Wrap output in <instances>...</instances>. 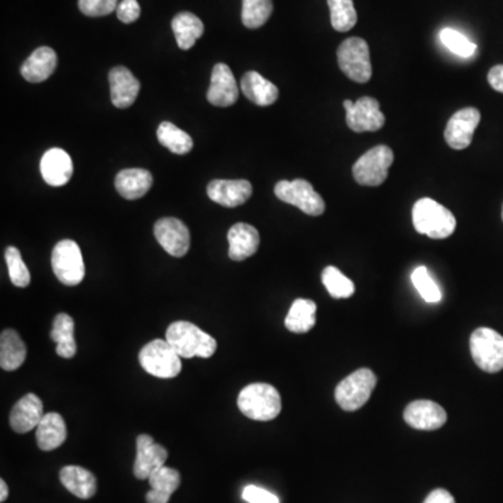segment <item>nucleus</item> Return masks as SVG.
I'll use <instances>...</instances> for the list:
<instances>
[{"label": "nucleus", "instance_id": "nucleus-1", "mask_svg": "<svg viewBox=\"0 0 503 503\" xmlns=\"http://www.w3.org/2000/svg\"><path fill=\"white\" fill-rule=\"evenodd\" d=\"M412 226L418 234L432 239H446L456 231V217L433 198H424L412 208Z\"/></svg>", "mask_w": 503, "mask_h": 503}, {"label": "nucleus", "instance_id": "nucleus-2", "mask_svg": "<svg viewBox=\"0 0 503 503\" xmlns=\"http://www.w3.org/2000/svg\"><path fill=\"white\" fill-rule=\"evenodd\" d=\"M180 358H210L216 353L217 342L208 333L190 322H174L169 324L165 337Z\"/></svg>", "mask_w": 503, "mask_h": 503}, {"label": "nucleus", "instance_id": "nucleus-3", "mask_svg": "<svg viewBox=\"0 0 503 503\" xmlns=\"http://www.w3.org/2000/svg\"><path fill=\"white\" fill-rule=\"evenodd\" d=\"M238 409L255 421H272L281 412V396L272 384H247L239 393Z\"/></svg>", "mask_w": 503, "mask_h": 503}, {"label": "nucleus", "instance_id": "nucleus-4", "mask_svg": "<svg viewBox=\"0 0 503 503\" xmlns=\"http://www.w3.org/2000/svg\"><path fill=\"white\" fill-rule=\"evenodd\" d=\"M378 379L368 368H361L343 379L334 392V399L344 411H357L371 399Z\"/></svg>", "mask_w": 503, "mask_h": 503}, {"label": "nucleus", "instance_id": "nucleus-5", "mask_svg": "<svg viewBox=\"0 0 503 503\" xmlns=\"http://www.w3.org/2000/svg\"><path fill=\"white\" fill-rule=\"evenodd\" d=\"M182 358L167 340H153L141 348L139 361L144 371L160 379L177 378L182 371Z\"/></svg>", "mask_w": 503, "mask_h": 503}, {"label": "nucleus", "instance_id": "nucleus-6", "mask_svg": "<svg viewBox=\"0 0 503 503\" xmlns=\"http://www.w3.org/2000/svg\"><path fill=\"white\" fill-rule=\"evenodd\" d=\"M474 363L484 372L497 373L503 369V335L489 327H479L469 337Z\"/></svg>", "mask_w": 503, "mask_h": 503}, {"label": "nucleus", "instance_id": "nucleus-7", "mask_svg": "<svg viewBox=\"0 0 503 503\" xmlns=\"http://www.w3.org/2000/svg\"><path fill=\"white\" fill-rule=\"evenodd\" d=\"M340 71L357 82H368L372 77V64L369 46L363 38L353 37L345 40L337 51Z\"/></svg>", "mask_w": 503, "mask_h": 503}, {"label": "nucleus", "instance_id": "nucleus-8", "mask_svg": "<svg viewBox=\"0 0 503 503\" xmlns=\"http://www.w3.org/2000/svg\"><path fill=\"white\" fill-rule=\"evenodd\" d=\"M393 161L391 147L376 146L358 159L353 167V175L363 187H381L388 179L389 168Z\"/></svg>", "mask_w": 503, "mask_h": 503}, {"label": "nucleus", "instance_id": "nucleus-9", "mask_svg": "<svg viewBox=\"0 0 503 503\" xmlns=\"http://www.w3.org/2000/svg\"><path fill=\"white\" fill-rule=\"evenodd\" d=\"M53 268L56 278L64 285L73 287L82 283L86 276V266L79 245L72 239L58 242L53 247Z\"/></svg>", "mask_w": 503, "mask_h": 503}, {"label": "nucleus", "instance_id": "nucleus-10", "mask_svg": "<svg viewBox=\"0 0 503 503\" xmlns=\"http://www.w3.org/2000/svg\"><path fill=\"white\" fill-rule=\"evenodd\" d=\"M276 196L284 203L295 206L308 216H322L324 213V200L305 179L280 180L275 188Z\"/></svg>", "mask_w": 503, "mask_h": 503}, {"label": "nucleus", "instance_id": "nucleus-11", "mask_svg": "<svg viewBox=\"0 0 503 503\" xmlns=\"http://www.w3.org/2000/svg\"><path fill=\"white\" fill-rule=\"evenodd\" d=\"M345 122L355 133L381 131L386 122L381 105L372 97H363L345 110Z\"/></svg>", "mask_w": 503, "mask_h": 503}, {"label": "nucleus", "instance_id": "nucleus-12", "mask_svg": "<svg viewBox=\"0 0 503 503\" xmlns=\"http://www.w3.org/2000/svg\"><path fill=\"white\" fill-rule=\"evenodd\" d=\"M154 235L167 254L174 257H183L189 252L190 232L182 221L167 217L157 221Z\"/></svg>", "mask_w": 503, "mask_h": 503}, {"label": "nucleus", "instance_id": "nucleus-13", "mask_svg": "<svg viewBox=\"0 0 503 503\" xmlns=\"http://www.w3.org/2000/svg\"><path fill=\"white\" fill-rule=\"evenodd\" d=\"M481 113L477 108H463L449 120L445 129V140L451 149L464 150L473 141L474 131L479 128Z\"/></svg>", "mask_w": 503, "mask_h": 503}, {"label": "nucleus", "instance_id": "nucleus-14", "mask_svg": "<svg viewBox=\"0 0 503 503\" xmlns=\"http://www.w3.org/2000/svg\"><path fill=\"white\" fill-rule=\"evenodd\" d=\"M168 451L164 446L154 442L150 435H139L136 440V460L133 473L138 479H149L157 469L164 467Z\"/></svg>", "mask_w": 503, "mask_h": 503}, {"label": "nucleus", "instance_id": "nucleus-15", "mask_svg": "<svg viewBox=\"0 0 503 503\" xmlns=\"http://www.w3.org/2000/svg\"><path fill=\"white\" fill-rule=\"evenodd\" d=\"M448 414L438 402L417 400L410 402L404 410V421L420 430H435L446 424Z\"/></svg>", "mask_w": 503, "mask_h": 503}, {"label": "nucleus", "instance_id": "nucleus-16", "mask_svg": "<svg viewBox=\"0 0 503 503\" xmlns=\"http://www.w3.org/2000/svg\"><path fill=\"white\" fill-rule=\"evenodd\" d=\"M238 97V84L231 69L226 63H217L211 73L210 89L208 92V102L216 107H231Z\"/></svg>", "mask_w": 503, "mask_h": 503}, {"label": "nucleus", "instance_id": "nucleus-17", "mask_svg": "<svg viewBox=\"0 0 503 503\" xmlns=\"http://www.w3.org/2000/svg\"><path fill=\"white\" fill-rule=\"evenodd\" d=\"M254 193L249 180L245 179H216L208 187V195L214 203L224 208H238L245 205Z\"/></svg>", "mask_w": 503, "mask_h": 503}, {"label": "nucleus", "instance_id": "nucleus-18", "mask_svg": "<svg viewBox=\"0 0 503 503\" xmlns=\"http://www.w3.org/2000/svg\"><path fill=\"white\" fill-rule=\"evenodd\" d=\"M110 86L112 104L120 110L133 105L140 92V82L125 66L113 67L110 72Z\"/></svg>", "mask_w": 503, "mask_h": 503}, {"label": "nucleus", "instance_id": "nucleus-19", "mask_svg": "<svg viewBox=\"0 0 503 503\" xmlns=\"http://www.w3.org/2000/svg\"><path fill=\"white\" fill-rule=\"evenodd\" d=\"M44 406L37 394L28 393L15 402L10 412V427L17 433H27L37 428L44 417Z\"/></svg>", "mask_w": 503, "mask_h": 503}, {"label": "nucleus", "instance_id": "nucleus-20", "mask_svg": "<svg viewBox=\"0 0 503 503\" xmlns=\"http://www.w3.org/2000/svg\"><path fill=\"white\" fill-rule=\"evenodd\" d=\"M41 174L51 187H63L73 175V161L62 149H51L41 159Z\"/></svg>", "mask_w": 503, "mask_h": 503}, {"label": "nucleus", "instance_id": "nucleus-21", "mask_svg": "<svg viewBox=\"0 0 503 503\" xmlns=\"http://www.w3.org/2000/svg\"><path fill=\"white\" fill-rule=\"evenodd\" d=\"M228 242L229 259L235 260V262H242L247 257L254 256L259 249V231L249 224H235L229 228Z\"/></svg>", "mask_w": 503, "mask_h": 503}, {"label": "nucleus", "instance_id": "nucleus-22", "mask_svg": "<svg viewBox=\"0 0 503 503\" xmlns=\"http://www.w3.org/2000/svg\"><path fill=\"white\" fill-rule=\"evenodd\" d=\"M153 187V175L143 168L123 169L116 175L115 188L122 198L138 200Z\"/></svg>", "mask_w": 503, "mask_h": 503}, {"label": "nucleus", "instance_id": "nucleus-23", "mask_svg": "<svg viewBox=\"0 0 503 503\" xmlns=\"http://www.w3.org/2000/svg\"><path fill=\"white\" fill-rule=\"evenodd\" d=\"M58 56L55 51L49 46H41L23 63L22 76L30 82H45L48 77L53 76Z\"/></svg>", "mask_w": 503, "mask_h": 503}, {"label": "nucleus", "instance_id": "nucleus-24", "mask_svg": "<svg viewBox=\"0 0 503 503\" xmlns=\"http://www.w3.org/2000/svg\"><path fill=\"white\" fill-rule=\"evenodd\" d=\"M62 484L67 491L80 499H90L97 492V479L89 469L79 466H66L59 474Z\"/></svg>", "mask_w": 503, "mask_h": 503}, {"label": "nucleus", "instance_id": "nucleus-25", "mask_svg": "<svg viewBox=\"0 0 503 503\" xmlns=\"http://www.w3.org/2000/svg\"><path fill=\"white\" fill-rule=\"evenodd\" d=\"M241 90L247 100L260 107L275 104L278 98L277 86L257 72H247L244 74L241 80Z\"/></svg>", "mask_w": 503, "mask_h": 503}, {"label": "nucleus", "instance_id": "nucleus-26", "mask_svg": "<svg viewBox=\"0 0 503 503\" xmlns=\"http://www.w3.org/2000/svg\"><path fill=\"white\" fill-rule=\"evenodd\" d=\"M37 445L41 450L51 451L61 448L66 440L67 430L64 420L58 412L44 415L37 427Z\"/></svg>", "mask_w": 503, "mask_h": 503}, {"label": "nucleus", "instance_id": "nucleus-27", "mask_svg": "<svg viewBox=\"0 0 503 503\" xmlns=\"http://www.w3.org/2000/svg\"><path fill=\"white\" fill-rule=\"evenodd\" d=\"M149 484L151 491L146 495L147 503H168L179 488L180 474L177 469L164 466L150 476Z\"/></svg>", "mask_w": 503, "mask_h": 503}, {"label": "nucleus", "instance_id": "nucleus-28", "mask_svg": "<svg viewBox=\"0 0 503 503\" xmlns=\"http://www.w3.org/2000/svg\"><path fill=\"white\" fill-rule=\"evenodd\" d=\"M27 347L19 333L7 329L0 335V366L5 371H15L24 363Z\"/></svg>", "mask_w": 503, "mask_h": 503}, {"label": "nucleus", "instance_id": "nucleus-29", "mask_svg": "<svg viewBox=\"0 0 503 503\" xmlns=\"http://www.w3.org/2000/svg\"><path fill=\"white\" fill-rule=\"evenodd\" d=\"M172 30H174L178 46L183 51H188L203 35L205 25L198 15L189 12H182L172 19Z\"/></svg>", "mask_w": 503, "mask_h": 503}, {"label": "nucleus", "instance_id": "nucleus-30", "mask_svg": "<svg viewBox=\"0 0 503 503\" xmlns=\"http://www.w3.org/2000/svg\"><path fill=\"white\" fill-rule=\"evenodd\" d=\"M51 339L56 343V354L59 357L73 358L77 353L76 340H74V321L67 314H56L53 319V329Z\"/></svg>", "mask_w": 503, "mask_h": 503}, {"label": "nucleus", "instance_id": "nucleus-31", "mask_svg": "<svg viewBox=\"0 0 503 503\" xmlns=\"http://www.w3.org/2000/svg\"><path fill=\"white\" fill-rule=\"evenodd\" d=\"M317 306L311 299H295L285 317V327L296 334L311 332L316 324Z\"/></svg>", "mask_w": 503, "mask_h": 503}, {"label": "nucleus", "instance_id": "nucleus-32", "mask_svg": "<svg viewBox=\"0 0 503 503\" xmlns=\"http://www.w3.org/2000/svg\"><path fill=\"white\" fill-rule=\"evenodd\" d=\"M157 138L162 146L167 147L171 153L178 154V156H185L192 151V138L174 123L162 122L157 131Z\"/></svg>", "mask_w": 503, "mask_h": 503}, {"label": "nucleus", "instance_id": "nucleus-33", "mask_svg": "<svg viewBox=\"0 0 503 503\" xmlns=\"http://www.w3.org/2000/svg\"><path fill=\"white\" fill-rule=\"evenodd\" d=\"M333 28L347 33L357 24V10L353 0H327Z\"/></svg>", "mask_w": 503, "mask_h": 503}, {"label": "nucleus", "instance_id": "nucleus-34", "mask_svg": "<svg viewBox=\"0 0 503 503\" xmlns=\"http://www.w3.org/2000/svg\"><path fill=\"white\" fill-rule=\"evenodd\" d=\"M322 283L334 299H347L354 295V283L350 278L345 277L339 268L334 267V266H327L324 268V273H322Z\"/></svg>", "mask_w": 503, "mask_h": 503}, {"label": "nucleus", "instance_id": "nucleus-35", "mask_svg": "<svg viewBox=\"0 0 503 503\" xmlns=\"http://www.w3.org/2000/svg\"><path fill=\"white\" fill-rule=\"evenodd\" d=\"M273 13V0H244L242 2V23L245 27H262Z\"/></svg>", "mask_w": 503, "mask_h": 503}, {"label": "nucleus", "instance_id": "nucleus-36", "mask_svg": "<svg viewBox=\"0 0 503 503\" xmlns=\"http://www.w3.org/2000/svg\"><path fill=\"white\" fill-rule=\"evenodd\" d=\"M440 41L443 45L460 58H471L476 55L477 45L473 41L467 38L464 34L459 33L458 30L453 28H443L440 34Z\"/></svg>", "mask_w": 503, "mask_h": 503}, {"label": "nucleus", "instance_id": "nucleus-37", "mask_svg": "<svg viewBox=\"0 0 503 503\" xmlns=\"http://www.w3.org/2000/svg\"><path fill=\"white\" fill-rule=\"evenodd\" d=\"M411 281L415 290L418 291V294L428 304H438L442 299V291L438 287V284L433 281V278L430 277L425 266H420V267L415 268L411 275Z\"/></svg>", "mask_w": 503, "mask_h": 503}, {"label": "nucleus", "instance_id": "nucleus-38", "mask_svg": "<svg viewBox=\"0 0 503 503\" xmlns=\"http://www.w3.org/2000/svg\"><path fill=\"white\" fill-rule=\"evenodd\" d=\"M5 259H6L7 268H9L10 281L15 284V287H28L31 283V275L20 250L15 247H7L5 252Z\"/></svg>", "mask_w": 503, "mask_h": 503}, {"label": "nucleus", "instance_id": "nucleus-39", "mask_svg": "<svg viewBox=\"0 0 503 503\" xmlns=\"http://www.w3.org/2000/svg\"><path fill=\"white\" fill-rule=\"evenodd\" d=\"M118 7V0H79V9L89 17L111 15Z\"/></svg>", "mask_w": 503, "mask_h": 503}, {"label": "nucleus", "instance_id": "nucleus-40", "mask_svg": "<svg viewBox=\"0 0 503 503\" xmlns=\"http://www.w3.org/2000/svg\"><path fill=\"white\" fill-rule=\"evenodd\" d=\"M141 9L138 0H122L116 7V15L125 24L136 22L140 17Z\"/></svg>", "mask_w": 503, "mask_h": 503}, {"label": "nucleus", "instance_id": "nucleus-41", "mask_svg": "<svg viewBox=\"0 0 503 503\" xmlns=\"http://www.w3.org/2000/svg\"><path fill=\"white\" fill-rule=\"evenodd\" d=\"M242 498L247 503H280L278 498L272 492L256 487V485H247L242 491Z\"/></svg>", "mask_w": 503, "mask_h": 503}, {"label": "nucleus", "instance_id": "nucleus-42", "mask_svg": "<svg viewBox=\"0 0 503 503\" xmlns=\"http://www.w3.org/2000/svg\"><path fill=\"white\" fill-rule=\"evenodd\" d=\"M488 82L495 92L503 94V64L492 67L488 73Z\"/></svg>", "mask_w": 503, "mask_h": 503}, {"label": "nucleus", "instance_id": "nucleus-43", "mask_svg": "<svg viewBox=\"0 0 503 503\" xmlns=\"http://www.w3.org/2000/svg\"><path fill=\"white\" fill-rule=\"evenodd\" d=\"M424 503H456L455 498L446 489H435L425 498Z\"/></svg>", "mask_w": 503, "mask_h": 503}, {"label": "nucleus", "instance_id": "nucleus-44", "mask_svg": "<svg viewBox=\"0 0 503 503\" xmlns=\"http://www.w3.org/2000/svg\"><path fill=\"white\" fill-rule=\"evenodd\" d=\"M9 497V488H7L5 479H0V502H5Z\"/></svg>", "mask_w": 503, "mask_h": 503}, {"label": "nucleus", "instance_id": "nucleus-45", "mask_svg": "<svg viewBox=\"0 0 503 503\" xmlns=\"http://www.w3.org/2000/svg\"><path fill=\"white\" fill-rule=\"evenodd\" d=\"M502 220H503V208H502Z\"/></svg>", "mask_w": 503, "mask_h": 503}]
</instances>
